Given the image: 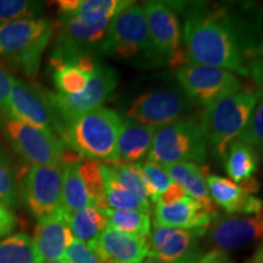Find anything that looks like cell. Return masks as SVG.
Segmentation results:
<instances>
[{
	"label": "cell",
	"instance_id": "obj_38",
	"mask_svg": "<svg viewBox=\"0 0 263 263\" xmlns=\"http://www.w3.org/2000/svg\"><path fill=\"white\" fill-rule=\"evenodd\" d=\"M11 82L12 76L0 67V116L14 120L11 108Z\"/></svg>",
	"mask_w": 263,
	"mask_h": 263
},
{
	"label": "cell",
	"instance_id": "obj_45",
	"mask_svg": "<svg viewBox=\"0 0 263 263\" xmlns=\"http://www.w3.org/2000/svg\"><path fill=\"white\" fill-rule=\"evenodd\" d=\"M41 263H67V262L62 258V259H54V261H47V262H41Z\"/></svg>",
	"mask_w": 263,
	"mask_h": 263
},
{
	"label": "cell",
	"instance_id": "obj_22",
	"mask_svg": "<svg viewBox=\"0 0 263 263\" xmlns=\"http://www.w3.org/2000/svg\"><path fill=\"white\" fill-rule=\"evenodd\" d=\"M156 128L122 118L117 140V162L124 164L140 163L149 154Z\"/></svg>",
	"mask_w": 263,
	"mask_h": 263
},
{
	"label": "cell",
	"instance_id": "obj_32",
	"mask_svg": "<svg viewBox=\"0 0 263 263\" xmlns=\"http://www.w3.org/2000/svg\"><path fill=\"white\" fill-rule=\"evenodd\" d=\"M77 171L87 186L91 206H95L101 211L107 210V205L105 202L104 164L98 161L83 160L77 162Z\"/></svg>",
	"mask_w": 263,
	"mask_h": 263
},
{
	"label": "cell",
	"instance_id": "obj_20",
	"mask_svg": "<svg viewBox=\"0 0 263 263\" xmlns=\"http://www.w3.org/2000/svg\"><path fill=\"white\" fill-rule=\"evenodd\" d=\"M217 217L206 211L195 200L184 196L179 201L168 205L155 203L154 226L179 229L209 228Z\"/></svg>",
	"mask_w": 263,
	"mask_h": 263
},
{
	"label": "cell",
	"instance_id": "obj_31",
	"mask_svg": "<svg viewBox=\"0 0 263 263\" xmlns=\"http://www.w3.org/2000/svg\"><path fill=\"white\" fill-rule=\"evenodd\" d=\"M0 263H38L31 236L16 233L0 240Z\"/></svg>",
	"mask_w": 263,
	"mask_h": 263
},
{
	"label": "cell",
	"instance_id": "obj_12",
	"mask_svg": "<svg viewBox=\"0 0 263 263\" xmlns=\"http://www.w3.org/2000/svg\"><path fill=\"white\" fill-rule=\"evenodd\" d=\"M180 89L195 105L211 103L241 89L240 78L233 72L211 66L186 62L177 72Z\"/></svg>",
	"mask_w": 263,
	"mask_h": 263
},
{
	"label": "cell",
	"instance_id": "obj_26",
	"mask_svg": "<svg viewBox=\"0 0 263 263\" xmlns=\"http://www.w3.org/2000/svg\"><path fill=\"white\" fill-rule=\"evenodd\" d=\"M74 240L91 244L108 227L107 217L95 206H88L81 211L68 215Z\"/></svg>",
	"mask_w": 263,
	"mask_h": 263
},
{
	"label": "cell",
	"instance_id": "obj_29",
	"mask_svg": "<svg viewBox=\"0 0 263 263\" xmlns=\"http://www.w3.org/2000/svg\"><path fill=\"white\" fill-rule=\"evenodd\" d=\"M134 2L129 0H77L74 11L67 17H81L88 22H101L112 20Z\"/></svg>",
	"mask_w": 263,
	"mask_h": 263
},
{
	"label": "cell",
	"instance_id": "obj_13",
	"mask_svg": "<svg viewBox=\"0 0 263 263\" xmlns=\"http://www.w3.org/2000/svg\"><path fill=\"white\" fill-rule=\"evenodd\" d=\"M195 106L178 88L157 89L140 95L128 107L126 117L144 126L159 128L186 115Z\"/></svg>",
	"mask_w": 263,
	"mask_h": 263
},
{
	"label": "cell",
	"instance_id": "obj_42",
	"mask_svg": "<svg viewBox=\"0 0 263 263\" xmlns=\"http://www.w3.org/2000/svg\"><path fill=\"white\" fill-rule=\"evenodd\" d=\"M197 263H233V262L227 252L219 251V250H212V251L207 252L206 255H203Z\"/></svg>",
	"mask_w": 263,
	"mask_h": 263
},
{
	"label": "cell",
	"instance_id": "obj_14",
	"mask_svg": "<svg viewBox=\"0 0 263 263\" xmlns=\"http://www.w3.org/2000/svg\"><path fill=\"white\" fill-rule=\"evenodd\" d=\"M11 108L14 120L50 132L62 140L64 124L49 100L47 90L35 84L12 77Z\"/></svg>",
	"mask_w": 263,
	"mask_h": 263
},
{
	"label": "cell",
	"instance_id": "obj_4",
	"mask_svg": "<svg viewBox=\"0 0 263 263\" xmlns=\"http://www.w3.org/2000/svg\"><path fill=\"white\" fill-rule=\"evenodd\" d=\"M54 26L48 18H26L0 25V59L27 77H35Z\"/></svg>",
	"mask_w": 263,
	"mask_h": 263
},
{
	"label": "cell",
	"instance_id": "obj_21",
	"mask_svg": "<svg viewBox=\"0 0 263 263\" xmlns=\"http://www.w3.org/2000/svg\"><path fill=\"white\" fill-rule=\"evenodd\" d=\"M162 167L171 177L172 182L178 184L186 196L202 205L206 211L218 216L217 205L213 202L207 188L206 167L192 162L173 163Z\"/></svg>",
	"mask_w": 263,
	"mask_h": 263
},
{
	"label": "cell",
	"instance_id": "obj_27",
	"mask_svg": "<svg viewBox=\"0 0 263 263\" xmlns=\"http://www.w3.org/2000/svg\"><path fill=\"white\" fill-rule=\"evenodd\" d=\"M104 164V163H103ZM105 202L107 209L121 211H140L150 213V205L140 201L138 197L124 188L111 174L106 164H104Z\"/></svg>",
	"mask_w": 263,
	"mask_h": 263
},
{
	"label": "cell",
	"instance_id": "obj_23",
	"mask_svg": "<svg viewBox=\"0 0 263 263\" xmlns=\"http://www.w3.org/2000/svg\"><path fill=\"white\" fill-rule=\"evenodd\" d=\"M97 60L94 57H84L76 62L52 66V82L57 93L62 95H77L87 87L90 73Z\"/></svg>",
	"mask_w": 263,
	"mask_h": 263
},
{
	"label": "cell",
	"instance_id": "obj_25",
	"mask_svg": "<svg viewBox=\"0 0 263 263\" xmlns=\"http://www.w3.org/2000/svg\"><path fill=\"white\" fill-rule=\"evenodd\" d=\"M88 206H91V200L87 186L77 171V162L66 163L62 179L61 209L67 215H72Z\"/></svg>",
	"mask_w": 263,
	"mask_h": 263
},
{
	"label": "cell",
	"instance_id": "obj_16",
	"mask_svg": "<svg viewBox=\"0 0 263 263\" xmlns=\"http://www.w3.org/2000/svg\"><path fill=\"white\" fill-rule=\"evenodd\" d=\"M206 233L219 251L242 248L263 238V210L255 215L216 218Z\"/></svg>",
	"mask_w": 263,
	"mask_h": 263
},
{
	"label": "cell",
	"instance_id": "obj_11",
	"mask_svg": "<svg viewBox=\"0 0 263 263\" xmlns=\"http://www.w3.org/2000/svg\"><path fill=\"white\" fill-rule=\"evenodd\" d=\"M118 77L110 66L97 61L87 87L77 95H62L47 90V95L62 124L71 122L82 115L101 107L116 89Z\"/></svg>",
	"mask_w": 263,
	"mask_h": 263
},
{
	"label": "cell",
	"instance_id": "obj_39",
	"mask_svg": "<svg viewBox=\"0 0 263 263\" xmlns=\"http://www.w3.org/2000/svg\"><path fill=\"white\" fill-rule=\"evenodd\" d=\"M16 227L17 219L11 210L0 202V239L11 235Z\"/></svg>",
	"mask_w": 263,
	"mask_h": 263
},
{
	"label": "cell",
	"instance_id": "obj_28",
	"mask_svg": "<svg viewBox=\"0 0 263 263\" xmlns=\"http://www.w3.org/2000/svg\"><path fill=\"white\" fill-rule=\"evenodd\" d=\"M22 174L12 154L0 144V202L15 207L18 202V183Z\"/></svg>",
	"mask_w": 263,
	"mask_h": 263
},
{
	"label": "cell",
	"instance_id": "obj_15",
	"mask_svg": "<svg viewBox=\"0 0 263 263\" xmlns=\"http://www.w3.org/2000/svg\"><path fill=\"white\" fill-rule=\"evenodd\" d=\"M207 228L179 229L154 226L147 236V256L171 263H197L202 257L200 239Z\"/></svg>",
	"mask_w": 263,
	"mask_h": 263
},
{
	"label": "cell",
	"instance_id": "obj_24",
	"mask_svg": "<svg viewBox=\"0 0 263 263\" xmlns=\"http://www.w3.org/2000/svg\"><path fill=\"white\" fill-rule=\"evenodd\" d=\"M224 161L230 179L240 184L254 178L258 170L259 155L254 147L234 140L229 144Z\"/></svg>",
	"mask_w": 263,
	"mask_h": 263
},
{
	"label": "cell",
	"instance_id": "obj_19",
	"mask_svg": "<svg viewBox=\"0 0 263 263\" xmlns=\"http://www.w3.org/2000/svg\"><path fill=\"white\" fill-rule=\"evenodd\" d=\"M88 245L95 250L103 263H141L149 251L146 239L124 234L111 227Z\"/></svg>",
	"mask_w": 263,
	"mask_h": 263
},
{
	"label": "cell",
	"instance_id": "obj_9",
	"mask_svg": "<svg viewBox=\"0 0 263 263\" xmlns=\"http://www.w3.org/2000/svg\"><path fill=\"white\" fill-rule=\"evenodd\" d=\"M64 167V163L29 166L22 173L18 199L38 221L61 209Z\"/></svg>",
	"mask_w": 263,
	"mask_h": 263
},
{
	"label": "cell",
	"instance_id": "obj_2",
	"mask_svg": "<svg viewBox=\"0 0 263 263\" xmlns=\"http://www.w3.org/2000/svg\"><path fill=\"white\" fill-rule=\"evenodd\" d=\"M121 126L122 117L101 106L66 123L62 141L82 160L116 163Z\"/></svg>",
	"mask_w": 263,
	"mask_h": 263
},
{
	"label": "cell",
	"instance_id": "obj_10",
	"mask_svg": "<svg viewBox=\"0 0 263 263\" xmlns=\"http://www.w3.org/2000/svg\"><path fill=\"white\" fill-rule=\"evenodd\" d=\"M5 136L18 157L31 166L64 163L68 150L58 136L18 120L6 121Z\"/></svg>",
	"mask_w": 263,
	"mask_h": 263
},
{
	"label": "cell",
	"instance_id": "obj_35",
	"mask_svg": "<svg viewBox=\"0 0 263 263\" xmlns=\"http://www.w3.org/2000/svg\"><path fill=\"white\" fill-rule=\"evenodd\" d=\"M140 168L150 201L155 202L157 197L170 188L172 179L161 164L146 161L140 163Z\"/></svg>",
	"mask_w": 263,
	"mask_h": 263
},
{
	"label": "cell",
	"instance_id": "obj_44",
	"mask_svg": "<svg viewBox=\"0 0 263 263\" xmlns=\"http://www.w3.org/2000/svg\"><path fill=\"white\" fill-rule=\"evenodd\" d=\"M141 263H171V262H164V261H161V259H157V258L146 257Z\"/></svg>",
	"mask_w": 263,
	"mask_h": 263
},
{
	"label": "cell",
	"instance_id": "obj_34",
	"mask_svg": "<svg viewBox=\"0 0 263 263\" xmlns=\"http://www.w3.org/2000/svg\"><path fill=\"white\" fill-rule=\"evenodd\" d=\"M235 140L254 147L263 161V99L257 98L248 123Z\"/></svg>",
	"mask_w": 263,
	"mask_h": 263
},
{
	"label": "cell",
	"instance_id": "obj_8",
	"mask_svg": "<svg viewBox=\"0 0 263 263\" xmlns=\"http://www.w3.org/2000/svg\"><path fill=\"white\" fill-rule=\"evenodd\" d=\"M141 6L156 64H167L179 70L186 64V57L182 49L179 21L172 5L162 2H145Z\"/></svg>",
	"mask_w": 263,
	"mask_h": 263
},
{
	"label": "cell",
	"instance_id": "obj_7",
	"mask_svg": "<svg viewBox=\"0 0 263 263\" xmlns=\"http://www.w3.org/2000/svg\"><path fill=\"white\" fill-rule=\"evenodd\" d=\"M110 22L111 20L88 22L81 17L60 18L50 57L51 67L72 64L84 57H94L95 50L101 51Z\"/></svg>",
	"mask_w": 263,
	"mask_h": 263
},
{
	"label": "cell",
	"instance_id": "obj_36",
	"mask_svg": "<svg viewBox=\"0 0 263 263\" xmlns=\"http://www.w3.org/2000/svg\"><path fill=\"white\" fill-rule=\"evenodd\" d=\"M43 10L39 2L28 0H0V25L18 20L34 18Z\"/></svg>",
	"mask_w": 263,
	"mask_h": 263
},
{
	"label": "cell",
	"instance_id": "obj_17",
	"mask_svg": "<svg viewBox=\"0 0 263 263\" xmlns=\"http://www.w3.org/2000/svg\"><path fill=\"white\" fill-rule=\"evenodd\" d=\"M206 182L213 202L228 215H255L263 210L262 200L254 196L258 192V184L254 178L238 184L224 177L209 176Z\"/></svg>",
	"mask_w": 263,
	"mask_h": 263
},
{
	"label": "cell",
	"instance_id": "obj_5",
	"mask_svg": "<svg viewBox=\"0 0 263 263\" xmlns=\"http://www.w3.org/2000/svg\"><path fill=\"white\" fill-rule=\"evenodd\" d=\"M207 143L200 122L184 117L156 128L147 161L168 166L173 163H205Z\"/></svg>",
	"mask_w": 263,
	"mask_h": 263
},
{
	"label": "cell",
	"instance_id": "obj_30",
	"mask_svg": "<svg viewBox=\"0 0 263 263\" xmlns=\"http://www.w3.org/2000/svg\"><path fill=\"white\" fill-rule=\"evenodd\" d=\"M107 217L108 227L118 232L139 238L147 239L151 232L150 213L140 211H121V210H104Z\"/></svg>",
	"mask_w": 263,
	"mask_h": 263
},
{
	"label": "cell",
	"instance_id": "obj_33",
	"mask_svg": "<svg viewBox=\"0 0 263 263\" xmlns=\"http://www.w3.org/2000/svg\"><path fill=\"white\" fill-rule=\"evenodd\" d=\"M107 167L118 183L122 184L124 188L134 194L140 201L150 205V199L147 195L145 184H144L143 174H141L140 163H111V166Z\"/></svg>",
	"mask_w": 263,
	"mask_h": 263
},
{
	"label": "cell",
	"instance_id": "obj_1",
	"mask_svg": "<svg viewBox=\"0 0 263 263\" xmlns=\"http://www.w3.org/2000/svg\"><path fill=\"white\" fill-rule=\"evenodd\" d=\"M183 39L186 62L249 76L254 54L229 4L189 5L184 12Z\"/></svg>",
	"mask_w": 263,
	"mask_h": 263
},
{
	"label": "cell",
	"instance_id": "obj_18",
	"mask_svg": "<svg viewBox=\"0 0 263 263\" xmlns=\"http://www.w3.org/2000/svg\"><path fill=\"white\" fill-rule=\"evenodd\" d=\"M32 240L38 263L64 258L66 250L74 240L67 213L60 209L39 219Z\"/></svg>",
	"mask_w": 263,
	"mask_h": 263
},
{
	"label": "cell",
	"instance_id": "obj_41",
	"mask_svg": "<svg viewBox=\"0 0 263 263\" xmlns=\"http://www.w3.org/2000/svg\"><path fill=\"white\" fill-rule=\"evenodd\" d=\"M184 196H186L184 190L180 188L178 184L173 182L166 192H163L159 197H157L155 203H159V205H168V203L179 201V200H182Z\"/></svg>",
	"mask_w": 263,
	"mask_h": 263
},
{
	"label": "cell",
	"instance_id": "obj_3",
	"mask_svg": "<svg viewBox=\"0 0 263 263\" xmlns=\"http://www.w3.org/2000/svg\"><path fill=\"white\" fill-rule=\"evenodd\" d=\"M257 103L255 89L242 87L205 106L200 115V126L207 146L216 157L224 160L229 144L234 141L248 123L250 115Z\"/></svg>",
	"mask_w": 263,
	"mask_h": 263
},
{
	"label": "cell",
	"instance_id": "obj_6",
	"mask_svg": "<svg viewBox=\"0 0 263 263\" xmlns=\"http://www.w3.org/2000/svg\"><path fill=\"white\" fill-rule=\"evenodd\" d=\"M101 52L108 57L156 64L143 6L133 3L111 20Z\"/></svg>",
	"mask_w": 263,
	"mask_h": 263
},
{
	"label": "cell",
	"instance_id": "obj_37",
	"mask_svg": "<svg viewBox=\"0 0 263 263\" xmlns=\"http://www.w3.org/2000/svg\"><path fill=\"white\" fill-rule=\"evenodd\" d=\"M64 259L67 263H103L95 250L80 240H73V242L68 246Z\"/></svg>",
	"mask_w": 263,
	"mask_h": 263
},
{
	"label": "cell",
	"instance_id": "obj_43",
	"mask_svg": "<svg viewBox=\"0 0 263 263\" xmlns=\"http://www.w3.org/2000/svg\"><path fill=\"white\" fill-rule=\"evenodd\" d=\"M250 263H263V241L259 244L257 250H256Z\"/></svg>",
	"mask_w": 263,
	"mask_h": 263
},
{
	"label": "cell",
	"instance_id": "obj_40",
	"mask_svg": "<svg viewBox=\"0 0 263 263\" xmlns=\"http://www.w3.org/2000/svg\"><path fill=\"white\" fill-rule=\"evenodd\" d=\"M249 76L256 87L255 93L257 98L263 99V58L251 62L249 67Z\"/></svg>",
	"mask_w": 263,
	"mask_h": 263
}]
</instances>
